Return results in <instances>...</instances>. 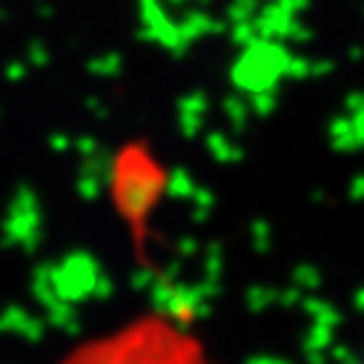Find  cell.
Here are the masks:
<instances>
[{
  "label": "cell",
  "instance_id": "cell-1",
  "mask_svg": "<svg viewBox=\"0 0 364 364\" xmlns=\"http://www.w3.org/2000/svg\"><path fill=\"white\" fill-rule=\"evenodd\" d=\"M58 364H218L178 316L152 310L66 350Z\"/></svg>",
  "mask_w": 364,
  "mask_h": 364
}]
</instances>
